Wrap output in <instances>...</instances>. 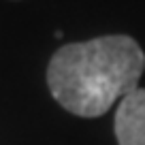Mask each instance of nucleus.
<instances>
[{"label":"nucleus","mask_w":145,"mask_h":145,"mask_svg":"<svg viewBox=\"0 0 145 145\" xmlns=\"http://www.w3.org/2000/svg\"><path fill=\"white\" fill-rule=\"evenodd\" d=\"M115 139L118 145H145V88H137L120 100Z\"/></svg>","instance_id":"f03ea898"},{"label":"nucleus","mask_w":145,"mask_h":145,"mask_svg":"<svg viewBox=\"0 0 145 145\" xmlns=\"http://www.w3.org/2000/svg\"><path fill=\"white\" fill-rule=\"evenodd\" d=\"M143 71L139 43L126 34H109L60 47L47 66V86L66 111L98 118L139 88Z\"/></svg>","instance_id":"f257e3e1"}]
</instances>
